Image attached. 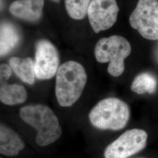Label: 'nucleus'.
Returning <instances> with one entry per match:
<instances>
[{"instance_id": "3", "label": "nucleus", "mask_w": 158, "mask_h": 158, "mask_svg": "<svg viewBox=\"0 0 158 158\" xmlns=\"http://www.w3.org/2000/svg\"><path fill=\"white\" fill-rule=\"evenodd\" d=\"M130 116V108L126 102L117 98L110 97L98 102L91 109L89 118L96 128L118 131L126 126Z\"/></svg>"}, {"instance_id": "5", "label": "nucleus", "mask_w": 158, "mask_h": 158, "mask_svg": "<svg viewBox=\"0 0 158 158\" xmlns=\"http://www.w3.org/2000/svg\"><path fill=\"white\" fill-rule=\"evenodd\" d=\"M130 23L142 37L158 40V0H139L130 15Z\"/></svg>"}, {"instance_id": "10", "label": "nucleus", "mask_w": 158, "mask_h": 158, "mask_svg": "<svg viewBox=\"0 0 158 158\" xmlns=\"http://www.w3.org/2000/svg\"><path fill=\"white\" fill-rule=\"evenodd\" d=\"M24 148L25 143L17 132L1 124L0 153L8 156H15Z\"/></svg>"}, {"instance_id": "6", "label": "nucleus", "mask_w": 158, "mask_h": 158, "mask_svg": "<svg viewBox=\"0 0 158 158\" xmlns=\"http://www.w3.org/2000/svg\"><path fill=\"white\" fill-rule=\"evenodd\" d=\"M148 135L143 130H127L110 144L105 150V158H128L139 152L147 144Z\"/></svg>"}, {"instance_id": "18", "label": "nucleus", "mask_w": 158, "mask_h": 158, "mask_svg": "<svg viewBox=\"0 0 158 158\" xmlns=\"http://www.w3.org/2000/svg\"><path fill=\"white\" fill-rule=\"evenodd\" d=\"M1 158H2V157H1Z\"/></svg>"}, {"instance_id": "7", "label": "nucleus", "mask_w": 158, "mask_h": 158, "mask_svg": "<svg viewBox=\"0 0 158 158\" xmlns=\"http://www.w3.org/2000/svg\"><path fill=\"white\" fill-rule=\"evenodd\" d=\"M59 66V56L56 48L48 40L38 41L34 61L35 77L41 80L52 79L56 74Z\"/></svg>"}, {"instance_id": "17", "label": "nucleus", "mask_w": 158, "mask_h": 158, "mask_svg": "<svg viewBox=\"0 0 158 158\" xmlns=\"http://www.w3.org/2000/svg\"><path fill=\"white\" fill-rule=\"evenodd\" d=\"M52 1H53V2H56V3H59V2H60V0H52Z\"/></svg>"}, {"instance_id": "12", "label": "nucleus", "mask_w": 158, "mask_h": 158, "mask_svg": "<svg viewBox=\"0 0 158 158\" xmlns=\"http://www.w3.org/2000/svg\"><path fill=\"white\" fill-rule=\"evenodd\" d=\"M0 101L8 106L23 104L27 99V91L23 85L0 83Z\"/></svg>"}, {"instance_id": "8", "label": "nucleus", "mask_w": 158, "mask_h": 158, "mask_svg": "<svg viewBox=\"0 0 158 158\" xmlns=\"http://www.w3.org/2000/svg\"><path fill=\"white\" fill-rule=\"evenodd\" d=\"M119 9L116 0H92L87 16L96 34L111 28L116 23Z\"/></svg>"}, {"instance_id": "9", "label": "nucleus", "mask_w": 158, "mask_h": 158, "mask_svg": "<svg viewBox=\"0 0 158 158\" xmlns=\"http://www.w3.org/2000/svg\"><path fill=\"white\" fill-rule=\"evenodd\" d=\"M44 0H16L10 6L12 15L24 21L35 22L42 14Z\"/></svg>"}, {"instance_id": "4", "label": "nucleus", "mask_w": 158, "mask_h": 158, "mask_svg": "<svg viewBox=\"0 0 158 158\" xmlns=\"http://www.w3.org/2000/svg\"><path fill=\"white\" fill-rule=\"evenodd\" d=\"M131 52V46L124 37L113 35L99 40L94 49L98 62L109 63L107 70L113 77H118L125 69L124 60Z\"/></svg>"}, {"instance_id": "13", "label": "nucleus", "mask_w": 158, "mask_h": 158, "mask_svg": "<svg viewBox=\"0 0 158 158\" xmlns=\"http://www.w3.org/2000/svg\"><path fill=\"white\" fill-rule=\"evenodd\" d=\"M12 70L24 83L34 85L35 81L34 62L31 57H12L9 60Z\"/></svg>"}, {"instance_id": "1", "label": "nucleus", "mask_w": 158, "mask_h": 158, "mask_svg": "<svg viewBox=\"0 0 158 158\" xmlns=\"http://www.w3.org/2000/svg\"><path fill=\"white\" fill-rule=\"evenodd\" d=\"M21 118L37 131L35 141L45 147L56 141L62 134V129L56 114L43 104L25 106L19 110Z\"/></svg>"}, {"instance_id": "2", "label": "nucleus", "mask_w": 158, "mask_h": 158, "mask_svg": "<svg viewBox=\"0 0 158 158\" xmlns=\"http://www.w3.org/2000/svg\"><path fill=\"white\" fill-rule=\"evenodd\" d=\"M87 81L85 68L79 62L70 60L59 66L56 74L55 95L59 106L70 107L82 94Z\"/></svg>"}, {"instance_id": "16", "label": "nucleus", "mask_w": 158, "mask_h": 158, "mask_svg": "<svg viewBox=\"0 0 158 158\" xmlns=\"http://www.w3.org/2000/svg\"><path fill=\"white\" fill-rule=\"evenodd\" d=\"M12 69L10 65L2 63L0 66V83H6L12 74Z\"/></svg>"}, {"instance_id": "15", "label": "nucleus", "mask_w": 158, "mask_h": 158, "mask_svg": "<svg viewBox=\"0 0 158 158\" xmlns=\"http://www.w3.org/2000/svg\"><path fill=\"white\" fill-rule=\"evenodd\" d=\"M90 0H64L66 9L69 17L74 19L85 18L87 14Z\"/></svg>"}, {"instance_id": "14", "label": "nucleus", "mask_w": 158, "mask_h": 158, "mask_svg": "<svg viewBox=\"0 0 158 158\" xmlns=\"http://www.w3.org/2000/svg\"><path fill=\"white\" fill-rule=\"evenodd\" d=\"M157 87V81L151 74L143 73L138 75L133 80L131 89L138 94L153 93Z\"/></svg>"}, {"instance_id": "11", "label": "nucleus", "mask_w": 158, "mask_h": 158, "mask_svg": "<svg viewBox=\"0 0 158 158\" xmlns=\"http://www.w3.org/2000/svg\"><path fill=\"white\" fill-rule=\"evenodd\" d=\"M20 33L12 23L3 22L0 28V55L4 56L10 53L19 43Z\"/></svg>"}]
</instances>
